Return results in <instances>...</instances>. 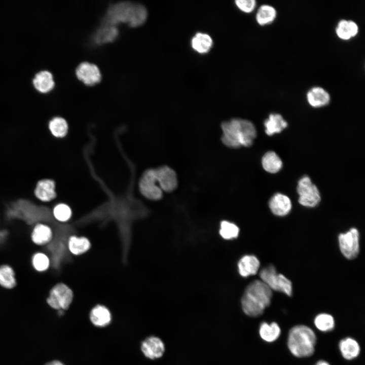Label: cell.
Masks as SVG:
<instances>
[{"label": "cell", "mask_w": 365, "mask_h": 365, "mask_svg": "<svg viewBox=\"0 0 365 365\" xmlns=\"http://www.w3.org/2000/svg\"><path fill=\"white\" fill-rule=\"evenodd\" d=\"M31 84L36 91L45 94L54 89L55 81L53 73L50 70L43 68L34 74L32 77Z\"/></svg>", "instance_id": "10"}, {"label": "cell", "mask_w": 365, "mask_h": 365, "mask_svg": "<svg viewBox=\"0 0 365 365\" xmlns=\"http://www.w3.org/2000/svg\"><path fill=\"white\" fill-rule=\"evenodd\" d=\"M16 285L15 272L8 265L0 266V285L6 289H12Z\"/></svg>", "instance_id": "30"}, {"label": "cell", "mask_w": 365, "mask_h": 365, "mask_svg": "<svg viewBox=\"0 0 365 365\" xmlns=\"http://www.w3.org/2000/svg\"><path fill=\"white\" fill-rule=\"evenodd\" d=\"M235 3L241 11L245 13L252 12L257 7V2L255 0H236Z\"/></svg>", "instance_id": "35"}, {"label": "cell", "mask_w": 365, "mask_h": 365, "mask_svg": "<svg viewBox=\"0 0 365 365\" xmlns=\"http://www.w3.org/2000/svg\"><path fill=\"white\" fill-rule=\"evenodd\" d=\"M90 247L91 243L86 237L71 235L67 240V250L74 256L82 255L88 251Z\"/></svg>", "instance_id": "23"}, {"label": "cell", "mask_w": 365, "mask_h": 365, "mask_svg": "<svg viewBox=\"0 0 365 365\" xmlns=\"http://www.w3.org/2000/svg\"><path fill=\"white\" fill-rule=\"evenodd\" d=\"M260 335L265 341L271 342L275 341L280 334V328L276 322L268 324L263 322L260 327Z\"/></svg>", "instance_id": "29"}, {"label": "cell", "mask_w": 365, "mask_h": 365, "mask_svg": "<svg viewBox=\"0 0 365 365\" xmlns=\"http://www.w3.org/2000/svg\"><path fill=\"white\" fill-rule=\"evenodd\" d=\"M306 98L311 107L320 108L325 106L330 103L331 96L324 88L320 86H314L307 90Z\"/></svg>", "instance_id": "13"}, {"label": "cell", "mask_w": 365, "mask_h": 365, "mask_svg": "<svg viewBox=\"0 0 365 365\" xmlns=\"http://www.w3.org/2000/svg\"><path fill=\"white\" fill-rule=\"evenodd\" d=\"M316 341V336L310 328L304 325H299L290 330L287 344L290 351L294 355L305 357L313 354Z\"/></svg>", "instance_id": "4"}, {"label": "cell", "mask_w": 365, "mask_h": 365, "mask_svg": "<svg viewBox=\"0 0 365 365\" xmlns=\"http://www.w3.org/2000/svg\"><path fill=\"white\" fill-rule=\"evenodd\" d=\"M339 348L343 357L348 360L357 357L360 352L358 343L350 338L342 340L339 344Z\"/></svg>", "instance_id": "28"}, {"label": "cell", "mask_w": 365, "mask_h": 365, "mask_svg": "<svg viewBox=\"0 0 365 365\" xmlns=\"http://www.w3.org/2000/svg\"><path fill=\"white\" fill-rule=\"evenodd\" d=\"M239 233L238 227L235 224L227 221L221 223L220 234L226 240H230L238 237Z\"/></svg>", "instance_id": "33"}, {"label": "cell", "mask_w": 365, "mask_h": 365, "mask_svg": "<svg viewBox=\"0 0 365 365\" xmlns=\"http://www.w3.org/2000/svg\"><path fill=\"white\" fill-rule=\"evenodd\" d=\"M78 79L84 84L93 86L101 81V75L98 66L88 62L81 63L76 69Z\"/></svg>", "instance_id": "11"}, {"label": "cell", "mask_w": 365, "mask_h": 365, "mask_svg": "<svg viewBox=\"0 0 365 365\" xmlns=\"http://www.w3.org/2000/svg\"><path fill=\"white\" fill-rule=\"evenodd\" d=\"M139 191L147 199L158 200L162 197L163 191L158 184L156 170L150 168L142 174L139 182Z\"/></svg>", "instance_id": "8"}, {"label": "cell", "mask_w": 365, "mask_h": 365, "mask_svg": "<svg viewBox=\"0 0 365 365\" xmlns=\"http://www.w3.org/2000/svg\"><path fill=\"white\" fill-rule=\"evenodd\" d=\"M260 266L258 259L253 255H245L238 263V272L243 277L257 273Z\"/></svg>", "instance_id": "20"}, {"label": "cell", "mask_w": 365, "mask_h": 365, "mask_svg": "<svg viewBox=\"0 0 365 365\" xmlns=\"http://www.w3.org/2000/svg\"><path fill=\"white\" fill-rule=\"evenodd\" d=\"M74 299V292L70 286L63 282H59L50 289L46 299L48 305L56 310H66Z\"/></svg>", "instance_id": "5"}, {"label": "cell", "mask_w": 365, "mask_h": 365, "mask_svg": "<svg viewBox=\"0 0 365 365\" xmlns=\"http://www.w3.org/2000/svg\"><path fill=\"white\" fill-rule=\"evenodd\" d=\"M53 238V232L51 228L43 223L36 224L31 233V239L33 243L38 246H44L49 243Z\"/></svg>", "instance_id": "18"}, {"label": "cell", "mask_w": 365, "mask_h": 365, "mask_svg": "<svg viewBox=\"0 0 365 365\" xmlns=\"http://www.w3.org/2000/svg\"><path fill=\"white\" fill-rule=\"evenodd\" d=\"M52 214L56 221L64 224L71 219L72 211L69 205L64 203H59L53 208Z\"/></svg>", "instance_id": "31"}, {"label": "cell", "mask_w": 365, "mask_h": 365, "mask_svg": "<svg viewBox=\"0 0 365 365\" xmlns=\"http://www.w3.org/2000/svg\"><path fill=\"white\" fill-rule=\"evenodd\" d=\"M191 45L193 49L199 54L208 53L213 45L211 37L206 33L197 32L192 38Z\"/></svg>", "instance_id": "24"}, {"label": "cell", "mask_w": 365, "mask_h": 365, "mask_svg": "<svg viewBox=\"0 0 365 365\" xmlns=\"http://www.w3.org/2000/svg\"><path fill=\"white\" fill-rule=\"evenodd\" d=\"M359 236L358 230L354 228L339 235L340 250L347 259L352 260L357 256L359 251Z\"/></svg>", "instance_id": "9"}, {"label": "cell", "mask_w": 365, "mask_h": 365, "mask_svg": "<svg viewBox=\"0 0 365 365\" xmlns=\"http://www.w3.org/2000/svg\"><path fill=\"white\" fill-rule=\"evenodd\" d=\"M89 318L92 324L98 327H103L110 324L112 315L110 310L105 306L98 304L90 311Z\"/></svg>", "instance_id": "19"}, {"label": "cell", "mask_w": 365, "mask_h": 365, "mask_svg": "<svg viewBox=\"0 0 365 365\" xmlns=\"http://www.w3.org/2000/svg\"><path fill=\"white\" fill-rule=\"evenodd\" d=\"M359 29L358 25L355 21L341 19L338 21L335 31L340 40L348 41L357 35Z\"/></svg>", "instance_id": "15"}, {"label": "cell", "mask_w": 365, "mask_h": 365, "mask_svg": "<svg viewBox=\"0 0 365 365\" xmlns=\"http://www.w3.org/2000/svg\"><path fill=\"white\" fill-rule=\"evenodd\" d=\"M277 17L276 9L271 5L264 4L258 9L255 18L259 25L264 26L273 23Z\"/></svg>", "instance_id": "21"}, {"label": "cell", "mask_w": 365, "mask_h": 365, "mask_svg": "<svg viewBox=\"0 0 365 365\" xmlns=\"http://www.w3.org/2000/svg\"><path fill=\"white\" fill-rule=\"evenodd\" d=\"M260 277L261 280L272 290L282 292L289 296L291 295V282L283 275L278 273L272 265L262 269L260 272Z\"/></svg>", "instance_id": "6"}, {"label": "cell", "mask_w": 365, "mask_h": 365, "mask_svg": "<svg viewBox=\"0 0 365 365\" xmlns=\"http://www.w3.org/2000/svg\"><path fill=\"white\" fill-rule=\"evenodd\" d=\"M269 206L271 212L275 215L283 216L288 214L292 208L289 198L282 193L273 195L269 201Z\"/></svg>", "instance_id": "16"}, {"label": "cell", "mask_w": 365, "mask_h": 365, "mask_svg": "<svg viewBox=\"0 0 365 365\" xmlns=\"http://www.w3.org/2000/svg\"><path fill=\"white\" fill-rule=\"evenodd\" d=\"M262 165L265 171L274 174L281 169L283 163L281 158L275 152L268 151L262 157Z\"/></svg>", "instance_id": "26"}, {"label": "cell", "mask_w": 365, "mask_h": 365, "mask_svg": "<svg viewBox=\"0 0 365 365\" xmlns=\"http://www.w3.org/2000/svg\"><path fill=\"white\" fill-rule=\"evenodd\" d=\"M49 129L52 135L57 138L65 137L68 132L69 125L64 118L57 116L53 117L49 122Z\"/></svg>", "instance_id": "27"}, {"label": "cell", "mask_w": 365, "mask_h": 365, "mask_svg": "<svg viewBox=\"0 0 365 365\" xmlns=\"http://www.w3.org/2000/svg\"><path fill=\"white\" fill-rule=\"evenodd\" d=\"M45 365H64L63 363L59 360H53L48 362Z\"/></svg>", "instance_id": "36"}, {"label": "cell", "mask_w": 365, "mask_h": 365, "mask_svg": "<svg viewBox=\"0 0 365 365\" xmlns=\"http://www.w3.org/2000/svg\"><path fill=\"white\" fill-rule=\"evenodd\" d=\"M272 297V290L261 280H255L246 287L241 299L244 312L251 317L263 314L269 306Z\"/></svg>", "instance_id": "3"}, {"label": "cell", "mask_w": 365, "mask_h": 365, "mask_svg": "<svg viewBox=\"0 0 365 365\" xmlns=\"http://www.w3.org/2000/svg\"><path fill=\"white\" fill-rule=\"evenodd\" d=\"M288 123L278 113H271L264 122L265 132L269 136L280 133L287 127Z\"/></svg>", "instance_id": "22"}, {"label": "cell", "mask_w": 365, "mask_h": 365, "mask_svg": "<svg viewBox=\"0 0 365 365\" xmlns=\"http://www.w3.org/2000/svg\"><path fill=\"white\" fill-rule=\"evenodd\" d=\"M155 170L158 184L162 191L171 192L176 188L178 181L174 170L167 166H161Z\"/></svg>", "instance_id": "12"}, {"label": "cell", "mask_w": 365, "mask_h": 365, "mask_svg": "<svg viewBox=\"0 0 365 365\" xmlns=\"http://www.w3.org/2000/svg\"><path fill=\"white\" fill-rule=\"evenodd\" d=\"M315 365H330V364L325 361L320 360Z\"/></svg>", "instance_id": "37"}, {"label": "cell", "mask_w": 365, "mask_h": 365, "mask_svg": "<svg viewBox=\"0 0 365 365\" xmlns=\"http://www.w3.org/2000/svg\"><path fill=\"white\" fill-rule=\"evenodd\" d=\"M297 191L299 195V202L303 206L315 207L321 200L319 190L307 175L303 176L299 180Z\"/></svg>", "instance_id": "7"}, {"label": "cell", "mask_w": 365, "mask_h": 365, "mask_svg": "<svg viewBox=\"0 0 365 365\" xmlns=\"http://www.w3.org/2000/svg\"><path fill=\"white\" fill-rule=\"evenodd\" d=\"M31 264L35 270L43 272L49 269L50 261L49 257L42 252H37L33 254L31 258Z\"/></svg>", "instance_id": "32"}, {"label": "cell", "mask_w": 365, "mask_h": 365, "mask_svg": "<svg viewBox=\"0 0 365 365\" xmlns=\"http://www.w3.org/2000/svg\"><path fill=\"white\" fill-rule=\"evenodd\" d=\"M148 17L146 8L142 4L124 1L111 5L108 8L104 22L117 26L126 23L130 27L143 24Z\"/></svg>", "instance_id": "1"}, {"label": "cell", "mask_w": 365, "mask_h": 365, "mask_svg": "<svg viewBox=\"0 0 365 365\" xmlns=\"http://www.w3.org/2000/svg\"><path fill=\"white\" fill-rule=\"evenodd\" d=\"M34 194L37 199L47 203L54 200L57 196L55 182L50 179H43L38 181Z\"/></svg>", "instance_id": "17"}, {"label": "cell", "mask_w": 365, "mask_h": 365, "mask_svg": "<svg viewBox=\"0 0 365 365\" xmlns=\"http://www.w3.org/2000/svg\"><path fill=\"white\" fill-rule=\"evenodd\" d=\"M222 141L228 147L237 149L252 145L257 135L253 124L247 120L232 119L221 125Z\"/></svg>", "instance_id": "2"}, {"label": "cell", "mask_w": 365, "mask_h": 365, "mask_svg": "<svg viewBox=\"0 0 365 365\" xmlns=\"http://www.w3.org/2000/svg\"><path fill=\"white\" fill-rule=\"evenodd\" d=\"M141 350L145 357L151 359L161 357L165 350L162 340L155 336L147 338L141 343Z\"/></svg>", "instance_id": "14"}, {"label": "cell", "mask_w": 365, "mask_h": 365, "mask_svg": "<svg viewBox=\"0 0 365 365\" xmlns=\"http://www.w3.org/2000/svg\"><path fill=\"white\" fill-rule=\"evenodd\" d=\"M118 33L117 26L104 23L97 30L94 35V41L97 44L111 43L117 39Z\"/></svg>", "instance_id": "25"}, {"label": "cell", "mask_w": 365, "mask_h": 365, "mask_svg": "<svg viewBox=\"0 0 365 365\" xmlns=\"http://www.w3.org/2000/svg\"><path fill=\"white\" fill-rule=\"evenodd\" d=\"M316 327L322 332H327L333 329L335 325L333 316L326 313H321L316 316L314 319Z\"/></svg>", "instance_id": "34"}]
</instances>
